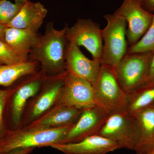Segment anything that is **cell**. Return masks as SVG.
<instances>
[{"instance_id": "cell-22", "label": "cell", "mask_w": 154, "mask_h": 154, "mask_svg": "<svg viewBox=\"0 0 154 154\" xmlns=\"http://www.w3.org/2000/svg\"><path fill=\"white\" fill-rule=\"evenodd\" d=\"M23 6L7 0H0V23L7 26L19 14Z\"/></svg>"}, {"instance_id": "cell-27", "label": "cell", "mask_w": 154, "mask_h": 154, "mask_svg": "<svg viewBox=\"0 0 154 154\" xmlns=\"http://www.w3.org/2000/svg\"><path fill=\"white\" fill-rule=\"evenodd\" d=\"M33 150V149H18L6 152H0V154H29Z\"/></svg>"}, {"instance_id": "cell-24", "label": "cell", "mask_w": 154, "mask_h": 154, "mask_svg": "<svg viewBox=\"0 0 154 154\" xmlns=\"http://www.w3.org/2000/svg\"><path fill=\"white\" fill-rule=\"evenodd\" d=\"M8 96V90H0V140L3 137L6 131L5 122V113Z\"/></svg>"}, {"instance_id": "cell-8", "label": "cell", "mask_w": 154, "mask_h": 154, "mask_svg": "<svg viewBox=\"0 0 154 154\" xmlns=\"http://www.w3.org/2000/svg\"><path fill=\"white\" fill-rule=\"evenodd\" d=\"M98 134L114 142L119 149L134 151L140 137L137 119L127 111L111 114Z\"/></svg>"}, {"instance_id": "cell-9", "label": "cell", "mask_w": 154, "mask_h": 154, "mask_svg": "<svg viewBox=\"0 0 154 154\" xmlns=\"http://www.w3.org/2000/svg\"><path fill=\"white\" fill-rule=\"evenodd\" d=\"M69 42L84 46L91 54L93 59L100 62L103 44L102 30L98 23L91 19H78L66 31Z\"/></svg>"}, {"instance_id": "cell-12", "label": "cell", "mask_w": 154, "mask_h": 154, "mask_svg": "<svg viewBox=\"0 0 154 154\" xmlns=\"http://www.w3.org/2000/svg\"><path fill=\"white\" fill-rule=\"evenodd\" d=\"M57 105L84 109L95 105L93 85L88 81L67 72L62 94Z\"/></svg>"}, {"instance_id": "cell-28", "label": "cell", "mask_w": 154, "mask_h": 154, "mask_svg": "<svg viewBox=\"0 0 154 154\" xmlns=\"http://www.w3.org/2000/svg\"><path fill=\"white\" fill-rule=\"evenodd\" d=\"M7 28L6 25L0 23V40L4 41V36H5V31Z\"/></svg>"}, {"instance_id": "cell-31", "label": "cell", "mask_w": 154, "mask_h": 154, "mask_svg": "<svg viewBox=\"0 0 154 154\" xmlns=\"http://www.w3.org/2000/svg\"><path fill=\"white\" fill-rule=\"evenodd\" d=\"M148 154H153L152 152V151H151L150 152H149Z\"/></svg>"}, {"instance_id": "cell-19", "label": "cell", "mask_w": 154, "mask_h": 154, "mask_svg": "<svg viewBox=\"0 0 154 154\" xmlns=\"http://www.w3.org/2000/svg\"><path fill=\"white\" fill-rule=\"evenodd\" d=\"M39 64L30 60L12 65L0 66V85L9 87L19 79L36 72Z\"/></svg>"}, {"instance_id": "cell-29", "label": "cell", "mask_w": 154, "mask_h": 154, "mask_svg": "<svg viewBox=\"0 0 154 154\" xmlns=\"http://www.w3.org/2000/svg\"><path fill=\"white\" fill-rule=\"evenodd\" d=\"M28 0H15V3L23 5Z\"/></svg>"}, {"instance_id": "cell-10", "label": "cell", "mask_w": 154, "mask_h": 154, "mask_svg": "<svg viewBox=\"0 0 154 154\" xmlns=\"http://www.w3.org/2000/svg\"><path fill=\"white\" fill-rule=\"evenodd\" d=\"M114 14L124 18L128 24L126 36L130 46L143 36L154 17L153 14L144 8L139 0H125Z\"/></svg>"}, {"instance_id": "cell-3", "label": "cell", "mask_w": 154, "mask_h": 154, "mask_svg": "<svg viewBox=\"0 0 154 154\" xmlns=\"http://www.w3.org/2000/svg\"><path fill=\"white\" fill-rule=\"evenodd\" d=\"M93 88L95 105L109 115L127 111L128 95L119 82L113 67L101 65Z\"/></svg>"}, {"instance_id": "cell-15", "label": "cell", "mask_w": 154, "mask_h": 154, "mask_svg": "<svg viewBox=\"0 0 154 154\" xmlns=\"http://www.w3.org/2000/svg\"><path fill=\"white\" fill-rule=\"evenodd\" d=\"M83 110L66 105H56L35 121L25 126L56 128L72 125L79 119Z\"/></svg>"}, {"instance_id": "cell-20", "label": "cell", "mask_w": 154, "mask_h": 154, "mask_svg": "<svg viewBox=\"0 0 154 154\" xmlns=\"http://www.w3.org/2000/svg\"><path fill=\"white\" fill-rule=\"evenodd\" d=\"M154 102V85L142 88L134 94L128 95L127 111L134 114L149 107Z\"/></svg>"}, {"instance_id": "cell-4", "label": "cell", "mask_w": 154, "mask_h": 154, "mask_svg": "<svg viewBox=\"0 0 154 154\" xmlns=\"http://www.w3.org/2000/svg\"><path fill=\"white\" fill-rule=\"evenodd\" d=\"M48 75L43 70L22 77L13 88L8 90V107L12 129L21 126L23 114L30 99L43 85Z\"/></svg>"}, {"instance_id": "cell-2", "label": "cell", "mask_w": 154, "mask_h": 154, "mask_svg": "<svg viewBox=\"0 0 154 154\" xmlns=\"http://www.w3.org/2000/svg\"><path fill=\"white\" fill-rule=\"evenodd\" d=\"M72 125L56 128L24 126L7 130L0 140V152L18 149L51 147L61 143Z\"/></svg>"}, {"instance_id": "cell-17", "label": "cell", "mask_w": 154, "mask_h": 154, "mask_svg": "<svg viewBox=\"0 0 154 154\" xmlns=\"http://www.w3.org/2000/svg\"><path fill=\"white\" fill-rule=\"evenodd\" d=\"M38 30L7 27L4 42L25 60L39 37Z\"/></svg>"}, {"instance_id": "cell-14", "label": "cell", "mask_w": 154, "mask_h": 154, "mask_svg": "<svg viewBox=\"0 0 154 154\" xmlns=\"http://www.w3.org/2000/svg\"><path fill=\"white\" fill-rule=\"evenodd\" d=\"M51 147L65 154H106L119 149L114 142L98 134L78 142L57 144Z\"/></svg>"}, {"instance_id": "cell-7", "label": "cell", "mask_w": 154, "mask_h": 154, "mask_svg": "<svg viewBox=\"0 0 154 154\" xmlns=\"http://www.w3.org/2000/svg\"><path fill=\"white\" fill-rule=\"evenodd\" d=\"M104 18L107 25L102 30L104 43L100 63L115 67L128 52L127 22L124 18L115 14H107Z\"/></svg>"}, {"instance_id": "cell-6", "label": "cell", "mask_w": 154, "mask_h": 154, "mask_svg": "<svg viewBox=\"0 0 154 154\" xmlns=\"http://www.w3.org/2000/svg\"><path fill=\"white\" fill-rule=\"evenodd\" d=\"M66 75V70L48 75L40 91L28 102L20 127L35 121L57 104L62 94Z\"/></svg>"}, {"instance_id": "cell-13", "label": "cell", "mask_w": 154, "mask_h": 154, "mask_svg": "<svg viewBox=\"0 0 154 154\" xmlns=\"http://www.w3.org/2000/svg\"><path fill=\"white\" fill-rule=\"evenodd\" d=\"M101 65L99 61L86 57L76 44L68 42L65 54L67 72L84 79L93 85L97 79Z\"/></svg>"}, {"instance_id": "cell-5", "label": "cell", "mask_w": 154, "mask_h": 154, "mask_svg": "<svg viewBox=\"0 0 154 154\" xmlns=\"http://www.w3.org/2000/svg\"><path fill=\"white\" fill-rule=\"evenodd\" d=\"M154 52L128 53L114 68L120 86L128 95L144 88Z\"/></svg>"}, {"instance_id": "cell-26", "label": "cell", "mask_w": 154, "mask_h": 154, "mask_svg": "<svg viewBox=\"0 0 154 154\" xmlns=\"http://www.w3.org/2000/svg\"><path fill=\"white\" fill-rule=\"evenodd\" d=\"M141 5L146 11L153 12L154 9V0H139Z\"/></svg>"}, {"instance_id": "cell-11", "label": "cell", "mask_w": 154, "mask_h": 154, "mask_svg": "<svg viewBox=\"0 0 154 154\" xmlns=\"http://www.w3.org/2000/svg\"><path fill=\"white\" fill-rule=\"evenodd\" d=\"M109 116L105 110L96 105L84 109L61 143L78 142L90 136L98 134Z\"/></svg>"}, {"instance_id": "cell-25", "label": "cell", "mask_w": 154, "mask_h": 154, "mask_svg": "<svg viewBox=\"0 0 154 154\" xmlns=\"http://www.w3.org/2000/svg\"><path fill=\"white\" fill-rule=\"evenodd\" d=\"M153 85H154V54L151 61L147 82L146 85L145 87Z\"/></svg>"}, {"instance_id": "cell-23", "label": "cell", "mask_w": 154, "mask_h": 154, "mask_svg": "<svg viewBox=\"0 0 154 154\" xmlns=\"http://www.w3.org/2000/svg\"><path fill=\"white\" fill-rule=\"evenodd\" d=\"M26 61L5 42L0 40V66L14 64Z\"/></svg>"}, {"instance_id": "cell-16", "label": "cell", "mask_w": 154, "mask_h": 154, "mask_svg": "<svg viewBox=\"0 0 154 154\" xmlns=\"http://www.w3.org/2000/svg\"><path fill=\"white\" fill-rule=\"evenodd\" d=\"M47 13V9L41 3L28 0L22 6L19 14L6 27L38 30Z\"/></svg>"}, {"instance_id": "cell-1", "label": "cell", "mask_w": 154, "mask_h": 154, "mask_svg": "<svg viewBox=\"0 0 154 154\" xmlns=\"http://www.w3.org/2000/svg\"><path fill=\"white\" fill-rule=\"evenodd\" d=\"M68 25L60 30L54 29L52 22L48 23L43 35L39 36L28 56L30 60L38 62L48 75L66 71V50L68 41Z\"/></svg>"}, {"instance_id": "cell-30", "label": "cell", "mask_w": 154, "mask_h": 154, "mask_svg": "<svg viewBox=\"0 0 154 154\" xmlns=\"http://www.w3.org/2000/svg\"><path fill=\"white\" fill-rule=\"evenodd\" d=\"M152 152L153 154H154V147L153 148L152 150Z\"/></svg>"}, {"instance_id": "cell-21", "label": "cell", "mask_w": 154, "mask_h": 154, "mask_svg": "<svg viewBox=\"0 0 154 154\" xmlns=\"http://www.w3.org/2000/svg\"><path fill=\"white\" fill-rule=\"evenodd\" d=\"M153 19L149 27L138 41L128 48V53L154 52V9Z\"/></svg>"}, {"instance_id": "cell-32", "label": "cell", "mask_w": 154, "mask_h": 154, "mask_svg": "<svg viewBox=\"0 0 154 154\" xmlns=\"http://www.w3.org/2000/svg\"><path fill=\"white\" fill-rule=\"evenodd\" d=\"M150 106H151V105H150ZM151 106H153V107H154V102H153V103H152V104Z\"/></svg>"}, {"instance_id": "cell-18", "label": "cell", "mask_w": 154, "mask_h": 154, "mask_svg": "<svg viewBox=\"0 0 154 154\" xmlns=\"http://www.w3.org/2000/svg\"><path fill=\"white\" fill-rule=\"evenodd\" d=\"M132 115L137 119L140 132L134 151L137 154H148L154 147V107L151 105Z\"/></svg>"}]
</instances>
